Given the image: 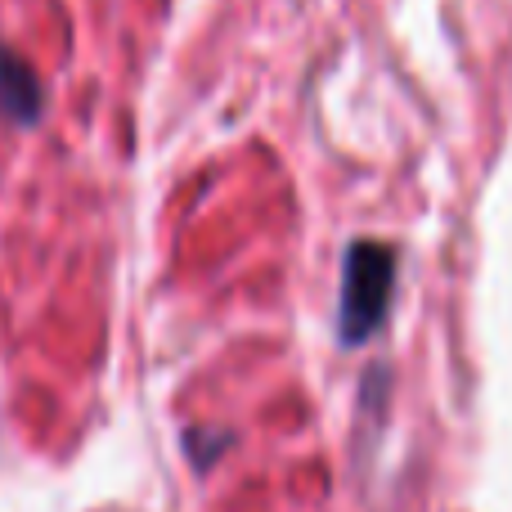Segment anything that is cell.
I'll list each match as a JSON object with an SVG mask.
<instances>
[{
    "label": "cell",
    "mask_w": 512,
    "mask_h": 512,
    "mask_svg": "<svg viewBox=\"0 0 512 512\" xmlns=\"http://www.w3.org/2000/svg\"><path fill=\"white\" fill-rule=\"evenodd\" d=\"M391 288H396V252L387 243L360 239L346 252V274H342V342L360 346L387 315Z\"/></svg>",
    "instance_id": "1"
},
{
    "label": "cell",
    "mask_w": 512,
    "mask_h": 512,
    "mask_svg": "<svg viewBox=\"0 0 512 512\" xmlns=\"http://www.w3.org/2000/svg\"><path fill=\"white\" fill-rule=\"evenodd\" d=\"M0 113L14 126H36L45 113V86L18 50L0 45Z\"/></svg>",
    "instance_id": "2"
}]
</instances>
